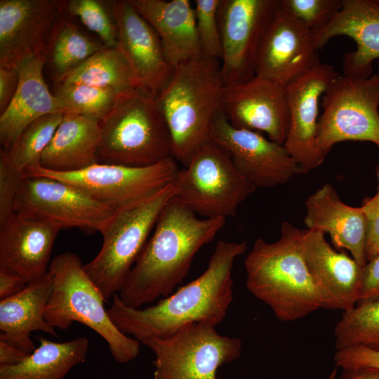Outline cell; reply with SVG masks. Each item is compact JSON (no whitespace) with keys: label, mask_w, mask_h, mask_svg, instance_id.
<instances>
[{"label":"cell","mask_w":379,"mask_h":379,"mask_svg":"<svg viewBox=\"0 0 379 379\" xmlns=\"http://www.w3.org/2000/svg\"><path fill=\"white\" fill-rule=\"evenodd\" d=\"M246 248V241H219L199 277L154 305L129 307L114 295L107 310L110 319L121 333L144 345L152 338L171 337L190 324L218 325L233 300L234 261Z\"/></svg>","instance_id":"obj_1"},{"label":"cell","mask_w":379,"mask_h":379,"mask_svg":"<svg viewBox=\"0 0 379 379\" xmlns=\"http://www.w3.org/2000/svg\"><path fill=\"white\" fill-rule=\"evenodd\" d=\"M225 220L199 218L173 197L118 293L122 303L140 308L171 295L188 274L197 252L213 240Z\"/></svg>","instance_id":"obj_2"},{"label":"cell","mask_w":379,"mask_h":379,"mask_svg":"<svg viewBox=\"0 0 379 379\" xmlns=\"http://www.w3.org/2000/svg\"><path fill=\"white\" fill-rule=\"evenodd\" d=\"M304 232L284 221L278 240L258 239L244 260L247 288L282 321L324 308L302 255Z\"/></svg>","instance_id":"obj_3"},{"label":"cell","mask_w":379,"mask_h":379,"mask_svg":"<svg viewBox=\"0 0 379 379\" xmlns=\"http://www.w3.org/2000/svg\"><path fill=\"white\" fill-rule=\"evenodd\" d=\"M224 86L220 61L202 55L175 67L157 95L172 157L184 166L211 140L213 122L222 111Z\"/></svg>","instance_id":"obj_4"},{"label":"cell","mask_w":379,"mask_h":379,"mask_svg":"<svg viewBox=\"0 0 379 379\" xmlns=\"http://www.w3.org/2000/svg\"><path fill=\"white\" fill-rule=\"evenodd\" d=\"M48 271L53 277V288L45 319L52 327L67 330L79 322L105 340L118 363L130 362L138 356L141 343L114 326L104 306L106 299L76 253L67 251L56 255Z\"/></svg>","instance_id":"obj_5"},{"label":"cell","mask_w":379,"mask_h":379,"mask_svg":"<svg viewBox=\"0 0 379 379\" xmlns=\"http://www.w3.org/2000/svg\"><path fill=\"white\" fill-rule=\"evenodd\" d=\"M99 163L146 167L172 157L157 96L138 88L122 94L102 121Z\"/></svg>","instance_id":"obj_6"},{"label":"cell","mask_w":379,"mask_h":379,"mask_svg":"<svg viewBox=\"0 0 379 379\" xmlns=\"http://www.w3.org/2000/svg\"><path fill=\"white\" fill-rule=\"evenodd\" d=\"M173 182L157 192L117 209L101 233L102 244L84 270L105 299L121 290L133 265L168 201Z\"/></svg>","instance_id":"obj_7"},{"label":"cell","mask_w":379,"mask_h":379,"mask_svg":"<svg viewBox=\"0 0 379 379\" xmlns=\"http://www.w3.org/2000/svg\"><path fill=\"white\" fill-rule=\"evenodd\" d=\"M173 184L174 198L204 218L235 216L239 205L256 189L211 140L178 170Z\"/></svg>","instance_id":"obj_8"},{"label":"cell","mask_w":379,"mask_h":379,"mask_svg":"<svg viewBox=\"0 0 379 379\" xmlns=\"http://www.w3.org/2000/svg\"><path fill=\"white\" fill-rule=\"evenodd\" d=\"M321 104L317 147L325 158L343 141H367L379 148V74H339L328 86Z\"/></svg>","instance_id":"obj_9"},{"label":"cell","mask_w":379,"mask_h":379,"mask_svg":"<svg viewBox=\"0 0 379 379\" xmlns=\"http://www.w3.org/2000/svg\"><path fill=\"white\" fill-rule=\"evenodd\" d=\"M154 353V379H217L221 366L241 354L238 338L220 335L215 326L194 323L166 338L145 343Z\"/></svg>","instance_id":"obj_10"},{"label":"cell","mask_w":379,"mask_h":379,"mask_svg":"<svg viewBox=\"0 0 379 379\" xmlns=\"http://www.w3.org/2000/svg\"><path fill=\"white\" fill-rule=\"evenodd\" d=\"M178 170L177 161L171 157L146 167L98 163L66 173L49 171L37 164L25 174L60 180L95 201L118 209L171 184Z\"/></svg>","instance_id":"obj_11"},{"label":"cell","mask_w":379,"mask_h":379,"mask_svg":"<svg viewBox=\"0 0 379 379\" xmlns=\"http://www.w3.org/2000/svg\"><path fill=\"white\" fill-rule=\"evenodd\" d=\"M116 211L63 181L26 174L15 205V212L46 221L60 230L75 227L100 234Z\"/></svg>","instance_id":"obj_12"},{"label":"cell","mask_w":379,"mask_h":379,"mask_svg":"<svg viewBox=\"0 0 379 379\" xmlns=\"http://www.w3.org/2000/svg\"><path fill=\"white\" fill-rule=\"evenodd\" d=\"M279 4L280 0H220L218 16L224 85L255 76L259 46Z\"/></svg>","instance_id":"obj_13"},{"label":"cell","mask_w":379,"mask_h":379,"mask_svg":"<svg viewBox=\"0 0 379 379\" xmlns=\"http://www.w3.org/2000/svg\"><path fill=\"white\" fill-rule=\"evenodd\" d=\"M211 140L230 155L239 172L255 188L283 185L302 173L284 145L261 133L233 126L222 110L214 119Z\"/></svg>","instance_id":"obj_14"},{"label":"cell","mask_w":379,"mask_h":379,"mask_svg":"<svg viewBox=\"0 0 379 379\" xmlns=\"http://www.w3.org/2000/svg\"><path fill=\"white\" fill-rule=\"evenodd\" d=\"M222 110L233 126L265 133L284 144L290 124L286 86L257 75L225 85Z\"/></svg>","instance_id":"obj_15"},{"label":"cell","mask_w":379,"mask_h":379,"mask_svg":"<svg viewBox=\"0 0 379 379\" xmlns=\"http://www.w3.org/2000/svg\"><path fill=\"white\" fill-rule=\"evenodd\" d=\"M338 75L331 65L320 63L286 86L290 124L284 145L302 173L324 161L317 147L319 101Z\"/></svg>","instance_id":"obj_16"},{"label":"cell","mask_w":379,"mask_h":379,"mask_svg":"<svg viewBox=\"0 0 379 379\" xmlns=\"http://www.w3.org/2000/svg\"><path fill=\"white\" fill-rule=\"evenodd\" d=\"M314 33L279 4L260 42L255 75L284 86L320 64Z\"/></svg>","instance_id":"obj_17"},{"label":"cell","mask_w":379,"mask_h":379,"mask_svg":"<svg viewBox=\"0 0 379 379\" xmlns=\"http://www.w3.org/2000/svg\"><path fill=\"white\" fill-rule=\"evenodd\" d=\"M110 9L117 28L116 47L127 60L137 87L157 96L174 70L157 34L128 0L111 2Z\"/></svg>","instance_id":"obj_18"},{"label":"cell","mask_w":379,"mask_h":379,"mask_svg":"<svg viewBox=\"0 0 379 379\" xmlns=\"http://www.w3.org/2000/svg\"><path fill=\"white\" fill-rule=\"evenodd\" d=\"M65 4L56 0L0 1V67H16L46 51V39Z\"/></svg>","instance_id":"obj_19"},{"label":"cell","mask_w":379,"mask_h":379,"mask_svg":"<svg viewBox=\"0 0 379 379\" xmlns=\"http://www.w3.org/2000/svg\"><path fill=\"white\" fill-rule=\"evenodd\" d=\"M302 251L324 309L346 312L354 307L360 298L363 266L335 250L318 230H305Z\"/></svg>","instance_id":"obj_20"},{"label":"cell","mask_w":379,"mask_h":379,"mask_svg":"<svg viewBox=\"0 0 379 379\" xmlns=\"http://www.w3.org/2000/svg\"><path fill=\"white\" fill-rule=\"evenodd\" d=\"M60 228L15 212L0 224V267L27 284L45 274Z\"/></svg>","instance_id":"obj_21"},{"label":"cell","mask_w":379,"mask_h":379,"mask_svg":"<svg viewBox=\"0 0 379 379\" xmlns=\"http://www.w3.org/2000/svg\"><path fill=\"white\" fill-rule=\"evenodd\" d=\"M339 36L352 39L357 45L344 56L343 74L371 77L373 61L379 65V0H343L340 11L314 33L317 49Z\"/></svg>","instance_id":"obj_22"},{"label":"cell","mask_w":379,"mask_h":379,"mask_svg":"<svg viewBox=\"0 0 379 379\" xmlns=\"http://www.w3.org/2000/svg\"><path fill=\"white\" fill-rule=\"evenodd\" d=\"M46 51L23 58L16 66L19 84L11 102L0 114V142L9 148L24 129L36 119L50 114L63 112L48 89L43 68Z\"/></svg>","instance_id":"obj_23"},{"label":"cell","mask_w":379,"mask_h":379,"mask_svg":"<svg viewBox=\"0 0 379 379\" xmlns=\"http://www.w3.org/2000/svg\"><path fill=\"white\" fill-rule=\"evenodd\" d=\"M305 205L307 230L328 233L335 247L347 250L361 266H364L367 262V226L362 207L345 204L330 183L309 196Z\"/></svg>","instance_id":"obj_24"},{"label":"cell","mask_w":379,"mask_h":379,"mask_svg":"<svg viewBox=\"0 0 379 379\" xmlns=\"http://www.w3.org/2000/svg\"><path fill=\"white\" fill-rule=\"evenodd\" d=\"M128 1L157 34L165 57L173 69L203 55L190 1Z\"/></svg>","instance_id":"obj_25"},{"label":"cell","mask_w":379,"mask_h":379,"mask_svg":"<svg viewBox=\"0 0 379 379\" xmlns=\"http://www.w3.org/2000/svg\"><path fill=\"white\" fill-rule=\"evenodd\" d=\"M53 288V277L48 270L16 295L0 300V338L32 353L36 349L32 332L41 331L58 337L55 328L45 319Z\"/></svg>","instance_id":"obj_26"},{"label":"cell","mask_w":379,"mask_h":379,"mask_svg":"<svg viewBox=\"0 0 379 379\" xmlns=\"http://www.w3.org/2000/svg\"><path fill=\"white\" fill-rule=\"evenodd\" d=\"M100 121L74 114L65 113L39 165L56 172H73L99 163Z\"/></svg>","instance_id":"obj_27"},{"label":"cell","mask_w":379,"mask_h":379,"mask_svg":"<svg viewBox=\"0 0 379 379\" xmlns=\"http://www.w3.org/2000/svg\"><path fill=\"white\" fill-rule=\"evenodd\" d=\"M39 346L23 361L0 366V379H64L75 366L86 361L89 341L85 336L56 343L38 338Z\"/></svg>","instance_id":"obj_28"},{"label":"cell","mask_w":379,"mask_h":379,"mask_svg":"<svg viewBox=\"0 0 379 379\" xmlns=\"http://www.w3.org/2000/svg\"><path fill=\"white\" fill-rule=\"evenodd\" d=\"M61 82L85 84L109 88L119 94L138 88L127 60L117 47H105L96 52Z\"/></svg>","instance_id":"obj_29"},{"label":"cell","mask_w":379,"mask_h":379,"mask_svg":"<svg viewBox=\"0 0 379 379\" xmlns=\"http://www.w3.org/2000/svg\"><path fill=\"white\" fill-rule=\"evenodd\" d=\"M56 25L51 34L48 60L58 84L105 46L86 36L74 23Z\"/></svg>","instance_id":"obj_30"},{"label":"cell","mask_w":379,"mask_h":379,"mask_svg":"<svg viewBox=\"0 0 379 379\" xmlns=\"http://www.w3.org/2000/svg\"><path fill=\"white\" fill-rule=\"evenodd\" d=\"M64 114H47L33 121L9 148L1 150L0 157L23 174L29 168L39 164L41 155L52 140Z\"/></svg>","instance_id":"obj_31"},{"label":"cell","mask_w":379,"mask_h":379,"mask_svg":"<svg viewBox=\"0 0 379 379\" xmlns=\"http://www.w3.org/2000/svg\"><path fill=\"white\" fill-rule=\"evenodd\" d=\"M334 335L336 350L364 347L379 352V301L360 302L343 312Z\"/></svg>","instance_id":"obj_32"},{"label":"cell","mask_w":379,"mask_h":379,"mask_svg":"<svg viewBox=\"0 0 379 379\" xmlns=\"http://www.w3.org/2000/svg\"><path fill=\"white\" fill-rule=\"evenodd\" d=\"M53 95L64 113L78 114L102 121L122 94L85 84L60 82L57 84Z\"/></svg>","instance_id":"obj_33"},{"label":"cell","mask_w":379,"mask_h":379,"mask_svg":"<svg viewBox=\"0 0 379 379\" xmlns=\"http://www.w3.org/2000/svg\"><path fill=\"white\" fill-rule=\"evenodd\" d=\"M69 13L77 17L91 32L96 34L107 48L117 44V28L111 9L98 0H71L66 4Z\"/></svg>","instance_id":"obj_34"},{"label":"cell","mask_w":379,"mask_h":379,"mask_svg":"<svg viewBox=\"0 0 379 379\" xmlns=\"http://www.w3.org/2000/svg\"><path fill=\"white\" fill-rule=\"evenodd\" d=\"M220 0H196L194 11L202 55L221 60L222 47L218 22Z\"/></svg>","instance_id":"obj_35"},{"label":"cell","mask_w":379,"mask_h":379,"mask_svg":"<svg viewBox=\"0 0 379 379\" xmlns=\"http://www.w3.org/2000/svg\"><path fill=\"white\" fill-rule=\"evenodd\" d=\"M280 6L315 33L340 11L343 0H280Z\"/></svg>","instance_id":"obj_36"},{"label":"cell","mask_w":379,"mask_h":379,"mask_svg":"<svg viewBox=\"0 0 379 379\" xmlns=\"http://www.w3.org/2000/svg\"><path fill=\"white\" fill-rule=\"evenodd\" d=\"M24 175L0 157V224L15 213V201Z\"/></svg>","instance_id":"obj_37"},{"label":"cell","mask_w":379,"mask_h":379,"mask_svg":"<svg viewBox=\"0 0 379 379\" xmlns=\"http://www.w3.org/2000/svg\"><path fill=\"white\" fill-rule=\"evenodd\" d=\"M377 191L372 197L366 198L363 208L367 226L366 256L367 262L379 254V165L375 168Z\"/></svg>","instance_id":"obj_38"},{"label":"cell","mask_w":379,"mask_h":379,"mask_svg":"<svg viewBox=\"0 0 379 379\" xmlns=\"http://www.w3.org/2000/svg\"><path fill=\"white\" fill-rule=\"evenodd\" d=\"M337 366L345 368H374L379 369V352L364 347L337 350L333 357Z\"/></svg>","instance_id":"obj_39"},{"label":"cell","mask_w":379,"mask_h":379,"mask_svg":"<svg viewBox=\"0 0 379 379\" xmlns=\"http://www.w3.org/2000/svg\"><path fill=\"white\" fill-rule=\"evenodd\" d=\"M365 301H379V254L363 266L358 302Z\"/></svg>","instance_id":"obj_40"},{"label":"cell","mask_w":379,"mask_h":379,"mask_svg":"<svg viewBox=\"0 0 379 379\" xmlns=\"http://www.w3.org/2000/svg\"><path fill=\"white\" fill-rule=\"evenodd\" d=\"M18 84L19 74L16 67H0V114L11 102Z\"/></svg>","instance_id":"obj_41"},{"label":"cell","mask_w":379,"mask_h":379,"mask_svg":"<svg viewBox=\"0 0 379 379\" xmlns=\"http://www.w3.org/2000/svg\"><path fill=\"white\" fill-rule=\"evenodd\" d=\"M27 283L18 274L0 267V300L20 292Z\"/></svg>","instance_id":"obj_42"},{"label":"cell","mask_w":379,"mask_h":379,"mask_svg":"<svg viewBox=\"0 0 379 379\" xmlns=\"http://www.w3.org/2000/svg\"><path fill=\"white\" fill-rule=\"evenodd\" d=\"M30 353L0 338V366H13L23 361Z\"/></svg>","instance_id":"obj_43"},{"label":"cell","mask_w":379,"mask_h":379,"mask_svg":"<svg viewBox=\"0 0 379 379\" xmlns=\"http://www.w3.org/2000/svg\"><path fill=\"white\" fill-rule=\"evenodd\" d=\"M339 379H379V369L374 368H345Z\"/></svg>","instance_id":"obj_44"},{"label":"cell","mask_w":379,"mask_h":379,"mask_svg":"<svg viewBox=\"0 0 379 379\" xmlns=\"http://www.w3.org/2000/svg\"><path fill=\"white\" fill-rule=\"evenodd\" d=\"M336 373H337V371H336V369H334L333 371L330 375L328 379H335Z\"/></svg>","instance_id":"obj_45"}]
</instances>
